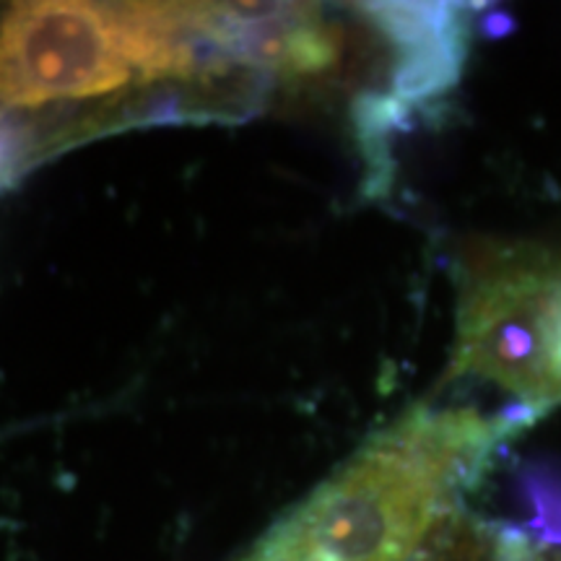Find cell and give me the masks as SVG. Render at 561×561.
I'll use <instances>...</instances> for the list:
<instances>
[{"label":"cell","mask_w":561,"mask_h":561,"mask_svg":"<svg viewBox=\"0 0 561 561\" xmlns=\"http://www.w3.org/2000/svg\"><path fill=\"white\" fill-rule=\"evenodd\" d=\"M520 416L419 405L377 432L237 561H416Z\"/></svg>","instance_id":"cell-1"},{"label":"cell","mask_w":561,"mask_h":561,"mask_svg":"<svg viewBox=\"0 0 561 561\" xmlns=\"http://www.w3.org/2000/svg\"><path fill=\"white\" fill-rule=\"evenodd\" d=\"M224 3L32 0L0 13V112L73 107L229 73Z\"/></svg>","instance_id":"cell-2"},{"label":"cell","mask_w":561,"mask_h":561,"mask_svg":"<svg viewBox=\"0 0 561 561\" xmlns=\"http://www.w3.org/2000/svg\"><path fill=\"white\" fill-rule=\"evenodd\" d=\"M450 375L500 385L533 411L561 403V248L517 244L462 263Z\"/></svg>","instance_id":"cell-3"}]
</instances>
